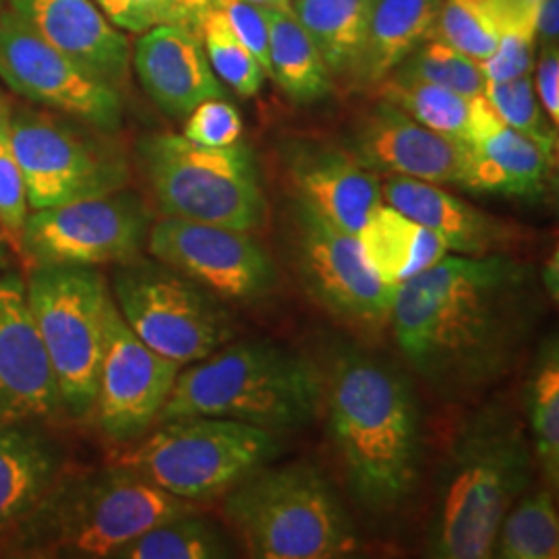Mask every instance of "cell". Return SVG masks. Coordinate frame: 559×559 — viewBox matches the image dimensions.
Wrapping results in <instances>:
<instances>
[{
	"label": "cell",
	"mask_w": 559,
	"mask_h": 559,
	"mask_svg": "<svg viewBox=\"0 0 559 559\" xmlns=\"http://www.w3.org/2000/svg\"><path fill=\"white\" fill-rule=\"evenodd\" d=\"M539 270L508 253L445 255L396 288L390 323L415 373L441 399H477L508 378L539 323Z\"/></svg>",
	"instance_id": "cell-1"
},
{
	"label": "cell",
	"mask_w": 559,
	"mask_h": 559,
	"mask_svg": "<svg viewBox=\"0 0 559 559\" xmlns=\"http://www.w3.org/2000/svg\"><path fill=\"white\" fill-rule=\"evenodd\" d=\"M328 436L344 479L367 512H392L417 487L423 427L404 373L365 350L344 348L323 378Z\"/></svg>",
	"instance_id": "cell-2"
},
{
	"label": "cell",
	"mask_w": 559,
	"mask_h": 559,
	"mask_svg": "<svg viewBox=\"0 0 559 559\" xmlns=\"http://www.w3.org/2000/svg\"><path fill=\"white\" fill-rule=\"evenodd\" d=\"M533 475L531 440L506 404H487L468 415L441 466L429 556L491 558L501 519L531 487Z\"/></svg>",
	"instance_id": "cell-3"
},
{
	"label": "cell",
	"mask_w": 559,
	"mask_h": 559,
	"mask_svg": "<svg viewBox=\"0 0 559 559\" xmlns=\"http://www.w3.org/2000/svg\"><path fill=\"white\" fill-rule=\"evenodd\" d=\"M321 396L323 376L299 353L272 342L224 344L179 371L156 423L218 417L278 433L316 419Z\"/></svg>",
	"instance_id": "cell-4"
},
{
	"label": "cell",
	"mask_w": 559,
	"mask_h": 559,
	"mask_svg": "<svg viewBox=\"0 0 559 559\" xmlns=\"http://www.w3.org/2000/svg\"><path fill=\"white\" fill-rule=\"evenodd\" d=\"M189 512H195L191 501L115 464L98 475L59 479L9 537V549L27 558H115L129 540Z\"/></svg>",
	"instance_id": "cell-5"
},
{
	"label": "cell",
	"mask_w": 559,
	"mask_h": 559,
	"mask_svg": "<svg viewBox=\"0 0 559 559\" xmlns=\"http://www.w3.org/2000/svg\"><path fill=\"white\" fill-rule=\"evenodd\" d=\"M224 516L251 558H344L359 545L334 487L309 462L263 464L228 491Z\"/></svg>",
	"instance_id": "cell-6"
},
{
	"label": "cell",
	"mask_w": 559,
	"mask_h": 559,
	"mask_svg": "<svg viewBox=\"0 0 559 559\" xmlns=\"http://www.w3.org/2000/svg\"><path fill=\"white\" fill-rule=\"evenodd\" d=\"M140 160L162 216L242 233L263 226L267 201L245 143L205 147L185 135L158 133L141 141Z\"/></svg>",
	"instance_id": "cell-7"
},
{
	"label": "cell",
	"mask_w": 559,
	"mask_h": 559,
	"mask_svg": "<svg viewBox=\"0 0 559 559\" xmlns=\"http://www.w3.org/2000/svg\"><path fill=\"white\" fill-rule=\"evenodd\" d=\"M25 290L62 411L73 419H90L98 394L112 293L96 267L80 265L32 267Z\"/></svg>",
	"instance_id": "cell-8"
},
{
	"label": "cell",
	"mask_w": 559,
	"mask_h": 559,
	"mask_svg": "<svg viewBox=\"0 0 559 559\" xmlns=\"http://www.w3.org/2000/svg\"><path fill=\"white\" fill-rule=\"evenodd\" d=\"M272 431L218 417L160 423L117 466L180 500H210L278 454Z\"/></svg>",
	"instance_id": "cell-9"
},
{
	"label": "cell",
	"mask_w": 559,
	"mask_h": 559,
	"mask_svg": "<svg viewBox=\"0 0 559 559\" xmlns=\"http://www.w3.org/2000/svg\"><path fill=\"white\" fill-rule=\"evenodd\" d=\"M112 299L133 334L180 367L205 359L237 334L222 299L154 258L117 265Z\"/></svg>",
	"instance_id": "cell-10"
},
{
	"label": "cell",
	"mask_w": 559,
	"mask_h": 559,
	"mask_svg": "<svg viewBox=\"0 0 559 559\" xmlns=\"http://www.w3.org/2000/svg\"><path fill=\"white\" fill-rule=\"evenodd\" d=\"M284 242L302 290L334 320L359 332H380L390 323L396 288L371 272L357 235L295 201Z\"/></svg>",
	"instance_id": "cell-11"
},
{
	"label": "cell",
	"mask_w": 559,
	"mask_h": 559,
	"mask_svg": "<svg viewBox=\"0 0 559 559\" xmlns=\"http://www.w3.org/2000/svg\"><path fill=\"white\" fill-rule=\"evenodd\" d=\"M152 224L145 201L120 189L100 198L32 210L15 245L29 270L120 265L140 258Z\"/></svg>",
	"instance_id": "cell-12"
},
{
	"label": "cell",
	"mask_w": 559,
	"mask_h": 559,
	"mask_svg": "<svg viewBox=\"0 0 559 559\" xmlns=\"http://www.w3.org/2000/svg\"><path fill=\"white\" fill-rule=\"evenodd\" d=\"M11 140L29 210L108 195L129 180L112 143L36 110H11Z\"/></svg>",
	"instance_id": "cell-13"
},
{
	"label": "cell",
	"mask_w": 559,
	"mask_h": 559,
	"mask_svg": "<svg viewBox=\"0 0 559 559\" xmlns=\"http://www.w3.org/2000/svg\"><path fill=\"white\" fill-rule=\"evenodd\" d=\"M0 80L21 98L112 133L122 122L119 90L92 78L9 7L0 9Z\"/></svg>",
	"instance_id": "cell-14"
},
{
	"label": "cell",
	"mask_w": 559,
	"mask_h": 559,
	"mask_svg": "<svg viewBox=\"0 0 559 559\" xmlns=\"http://www.w3.org/2000/svg\"><path fill=\"white\" fill-rule=\"evenodd\" d=\"M147 253L222 300H260L278 270L251 233L205 222L162 218L152 224Z\"/></svg>",
	"instance_id": "cell-15"
},
{
	"label": "cell",
	"mask_w": 559,
	"mask_h": 559,
	"mask_svg": "<svg viewBox=\"0 0 559 559\" xmlns=\"http://www.w3.org/2000/svg\"><path fill=\"white\" fill-rule=\"evenodd\" d=\"M179 371L180 365L164 359L133 334L112 302L92 413L104 438L115 443L141 440L158 420Z\"/></svg>",
	"instance_id": "cell-16"
},
{
	"label": "cell",
	"mask_w": 559,
	"mask_h": 559,
	"mask_svg": "<svg viewBox=\"0 0 559 559\" xmlns=\"http://www.w3.org/2000/svg\"><path fill=\"white\" fill-rule=\"evenodd\" d=\"M62 411L59 388L32 318L25 280L0 274V420L40 423Z\"/></svg>",
	"instance_id": "cell-17"
},
{
	"label": "cell",
	"mask_w": 559,
	"mask_h": 559,
	"mask_svg": "<svg viewBox=\"0 0 559 559\" xmlns=\"http://www.w3.org/2000/svg\"><path fill=\"white\" fill-rule=\"evenodd\" d=\"M346 152L378 177L460 185L462 141L420 124L392 102L381 100L360 117Z\"/></svg>",
	"instance_id": "cell-18"
},
{
	"label": "cell",
	"mask_w": 559,
	"mask_h": 559,
	"mask_svg": "<svg viewBox=\"0 0 559 559\" xmlns=\"http://www.w3.org/2000/svg\"><path fill=\"white\" fill-rule=\"evenodd\" d=\"M556 160L535 141L508 127L480 94L471 100L468 135L462 141L460 187L520 200H537Z\"/></svg>",
	"instance_id": "cell-19"
},
{
	"label": "cell",
	"mask_w": 559,
	"mask_h": 559,
	"mask_svg": "<svg viewBox=\"0 0 559 559\" xmlns=\"http://www.w3.org/2000/svg\"><path fill=\"white\" fill-rule=\"evenodd\" d=\"M9 9L92 78L127 85L131 44L94 0H9Z\"/></svg>",
	"instance_id": "cell-20"
},
{
	"label": "cell",
	"mask_w": 559,
	"mask_h": 559,
	"mask_svg": "<svg viewBox=\"0 0 559 559\" xmlns=\"http://www.w3.org/2000/svg\"><path fill=\"white\" fill-rule=\"evenodd\" d=\"M131 64L145 94L173 119L187 117L201 102L228 96L200 34L182 25H156L143 32L131 50Z\"/></svg>",
	"instance_id": "cell-21"
},
{
	"label": "cell",
	"mask_w": 559,
	"mask_h": 559,
	"mask_svg": "<svg viewBox=\"0 0 559 559\" xmlns=\"http://www.w3.org/2000/svg\"><path fill=\"white\" fill-rule=\"evenodd\" d=\"M381 198L408 218L433 230L448 247V253L454 255H498L522 239L516 226L485 214L436 182L385 177L381 180Z\"/></svg>",
	"instance_id": "cell-22"
},
{
	"label": "cell",
	"mask_w": 559,
	"mask_h": 559,
	"mask_svg": "<svg viewBox=\"0 0 559 559\" xmlns=\"http://www.w3.org/2000/svg\"><path fill=\"white\" fill-rule=\"evenodd\" d=\"M288 177L297 201L350 235L380 205L381 179L346 150L302 143L290 152Z\"/></svg>",
	"instance_id": "cell-23"
},
{
	"label": "cell",
	"mask_w": 559,
	"mask_h": 559,
	"mask_svg": "<svg viewBox=\"0 0 559 559\" xmlns=\"http://www.w3.org/2000/svg\"><path fill=\"white\" fill-rule=\"evenodd\" d=\"M60 479V454L36 423L0 420V539H9Z\"/></svg>",
	"instance_id": "cell-24"
},
{
	"label": "cell",
	"mask_w": 559,
	"mask_h": 559,
	"mask_svg": "<svg viewBox=\"0 0 559 559\" xmlns=\"http://www.w3.org/2000/svg\"><path fill=\"white\" fill-rule=\"evenodd\" d=\"M357 237L371 272L392 288H399L448 255V247L433 230L385 201L367 216Z\"/></svg>",
	"instance_id": "cell-25"
},
{
	"label": "cell",
	"mask_w": 559,
	"mask_h": 559,
	"mask_svg": "<svg viewBox=\"0 0 559 559\" xmlns=\"http://www.w3.org/2000/svg\"><path fill=\"white\" fill-rule=\"evenodd\" d=\"M440 0H373L355 75L380 83L427 40Z\"/></svg>",
	"instance_id": "cell-26"
},
{
	"label": "cell",
	"mask_w": 559,
	"mask_h": 559,
	"mask_svg": "<svg viewBox=\"0 0 559 559\" xmlns=\"http://www.w3.org/2000/svg\"><path fill=\"white\" fill-rule=\"evenodd\" d=\"M270 34L267 78L299 104L323 100L332 92V73L316 41L305 32L290 9H265Z\"/></svg>",
	"instance_id": "cell-27"
},
{
	"label": "cell",
	"mask_w": 559,
	"mask_h": 559,
	"mask_svg": "<svg viewBox=\"0 0 559 559\" xmlns=\"http://www.w3.org/2000/svg\"><path fill=\"white\" fill-rule=\"evenodd\" d=\"M373 0H290L332 75H355Z\"/></svg>",
	"instance_id": "cell-28"
},
{
	"label": "cell",
	"mask_w": 559,
	"mask_h": 559,
	"mask_svg": "<svg viewBox=\"0 0 559 559\" xmlns=\"http://www.w3.org/2000/svg\"><path fill=\"white\" fill-rule=\"evenodd\" d=\"M524 408L531 448L547 485H559V344L543 340L524 381Z\"/></svg>",
	"instance_id": "cell-29"
},
{
	"label": "cell",
	"mask_w": 559,
	"mask_h": 559,
	"mask_svg": "<svg viewBox=\"0 0 559 559\" xmlns=\"http://www.w3.org/2000/svg\"><path fill=\"white\" fill-rule=\"evenodd\" d=\"M559 556L558 506L549 489L524 491L501 519L491 558L556 559Z\"/></svg>",
	"instance_id": "cell-30"
},
{
	"label": "cell",
	"mask_w": 559,
	"mask_h": 559,
	"mask_svg": "<svg viewBox=\"0 0 559 559\" xmlns=\"http://www.w3.org/2000/svg\"><path fill=\"white\" fill-rule=\"evenodd\" d=\"M233 545L216 524L195 512L166 520L138 539L129 540L115 559H222L233 558Z\"/></svg>",
	"instance_id": "cell-31"
},
{
	"label": "cell",
	"mask_w": 559,
	"mask_h": 559,
	"mask_svg": "<svg viewBox=\"0 0 559 559\" xmlns=\"http://www.w3.org/2000/svg\"><path fill=\"white\" fill-rule=\"evenodd\" d=\"M381 100L392 102L408 117L445 138L466 141L471 100L436 83L390 73L378 83Z\"/></svg>",
	"instance_id": "cell-32"
},
{
	"label": "cell",
	"mask_w": 559,
	"mask_h": 559,
	"mask_svg": "<svg viewBox=\"0 0 559 559\" xmlns=\"http://www.w3.org/2000/svg\"><path fill=\"white\" fill-rule=\"evenodd\" d=\"M200 38L207 60L218 80L233 87L242 98L258 96L265 81V71L245 44L235 36L216 0L200 21Z\"/></svg>",
	"instance_id": "cell-33"
},
{
	"label": "cell",
	"mask_w": 559,
	"mask_h": 559,
	"mask_svg": "<svg viewBox=\"0 0 559 559\" xmlns=\"http://www.w3.org/2000/svg\"><path fill=\"white\" fill-rule=\"evenodd\" d=\"M392 73L436 83L464 98L480 96L487 83L479 60L471 59L436 38L420 41Z\"/></svg>",
	"instance_id": "cell-34"
},
{
	"label": "cell",
	"mask_w": 559,
	"mask_h": 559,
	"mask_svg": "<svg viewBox=\"0 0 559 559\" xmlns=\"http://www.w3.org/2000/svg\"><path fill=\"white\" fill-rule=\"evenodd\" d=\"M483 96L489 100L493 110L500 115V119L508 127H512L524 138L535 141L549 158L556 160L558 127L549 120L540 106L535 83H533V73L516 80L500 81V83L487 81Z\"/></svg>",
	"instance_id": "cell-35"
},
{
	"label": "cell",
	"mask_w": 559,
	"mask_h": 559,
	"mask_svg": "<svg viewBox=\"0 0 559 559\" xmlns=\"http://www.w3.org/2000/svg\"><path fill=\"white\" fill-rule=\"evenodd\" d=\"M429 38L483 62L496 52L500 32L475 0H440Z\"/></svg>",
	"instance_id": "cell-36"
},
{
	"label": "cell",
	"mask_w": 559,
	"mask_h": 559,
	"mask_svg": "<svg viewBox=\"0 0 559 559\" xmlns=\"http://www.w3.org/2000/svg\"><path fill=\"white\" fill-rule=\"evenodd\" d=\"M29 203L20 160L11 140V108L0 104V228L7 239L17 242L29 216Z\"/></svg>",
	"instance_id": "cell-37"
},
{
	"label": "cell",
	"mask_w": 559,
	"mask_h": 559,
	"mask_svg": "<svg viewBox=\"0 0 559 559\" xmlns=\"http://www.w3.org/2000/svg\"><path fill=\"white\" fill-rule=\"evenodd\" d=\"M537 40V23H520L500 29L496 52L480 62L485 80L500 83L533 73Z\"/></svg>",
	"instance_id": "cell-38"
},
{
	"label": "cell",
	"mask_w": 559,
	"mask_h": 559,
	"mask_svg": "<svg viewBox=\"0 0 559 559\" xmlns=\"http://www.w3.org/2000/svg\"><path fill=\"white\" fill-rule=\"evenodd\" d=\"M182 135L205 147L233 145L242 135V119L239 110L226 98L201 102L187 115Z\"/></svg>",
	"instance_id": "cell-39"
},
{
	"label": "cell",
	"mask_w": 559,
	"mask_h": 559,
	"mask_svg": "<svg viewBox=\"0 0 559 559\" xmlns=\"http://www.w3.org/2000/svg\"><path fill=\"white\" fill-rule=\"evenodd\" d=\"M218 9L224 13L230 29L239 38L245 48L260 60L261 69L270 71V34L265 9L242 2V0H216Z\"/></svg>",
	"instance_id": "cell-40"
},
{
	"label": "cell",
	"mask_w": 559,
	"mask_h": 559,
	"mask_svg": "<svg viewBox=\"0 0 559 559\" xmlns=\"http://www.w3.org/2000/svg\"><path fill=\"white\" fill-rule=\"evenodd\" d=\"M141 15L156 25H182L200 34V21L214 0H133Z\"/></svg>",
	"instance_id": "cell-41"
},
{
	"label": "cell",
	"mask_w": 559,
	"mask_h": 559,
	"mask_svg": "<svg viewBox=\"0 0 559 559\" xmlns=\"http://www.w3.org/2000/svg\"><path fill=\"white\" fill-rule=\"evenodd\" d=\"M540 106L549 120L558 127L559 122V52L558 46L545 44L543 55L537 62V78L533 80Z\"/></svg>",
	"instance_id": "cell-42"
},
{
	"label": "cell",
	"mask_w": 559,
	"mask_h": 559,
	"mask_svg": "<svg viewBox=\"0 0 559 559\" xmlns=\"http://www.w3.org/2000/svg\"><path fill=\"white\" fill-rule=\"evenodd\" d=\"M496 23L498 32L520 23H537L543 0H475Z\"/></svg>",
	"instance_id": "cell-43"
},
{
	"label": "cell",
	"mask_w": 559,
	"mask_h": 559,
	"mask_svg": "<svg viewBox=\"0 0 559 559\" xmlns=\"http://www.w3.org/2000/svg\"><path fill=\"white\" fill-rule=\"evenodd\" d=\"M94 2L110 23H115L124 32L143 34V32L152 29L133 0H94Z\"/></svg>",
	"instance_id": "cell-44"
},
{
	"label": "cell",
	"mask_w": 559,
	"mask_h": 559,
	"mask_svg": "<svg viewBox=\"0 0 559 559\" xmlns=\"http://www.w3.org/2000/svg\"><path fill=\"white\" fill-rule=\"evenodd\" d=\"M558 0H543L537 15V38L549 44L558 40Z\"/></svg>",
	"instance_id": "cell-45"
},
{
	"label": "cell",
	"mask_w": 559,
	"mask_h": 559,
	"mask_svg": "<svg viewBox=\"0 0 559 559\" xmlns=\"http://www.w3.org/2000/svg\"><path fill=\"white\" fill-rule=\"evenodd\" d=\"M540 286L545 290V295L554 302L559 299V255L558 251H554V255L547 260L545 267L539 272Z\"/></svg>",
	"instance_id": "cell-46"
},
{
	"label": "cell",
	"mask_w": 559,
	"mask_h": 559,
	"mask_svg": "<svg viewBox=\"0 0 559 559\" xmlns=\"http://www.w3.org/2000/svg\"><path fill=\"white\" fill-rule=\"evenodd\" d=\"M9 265H11V247H9L7 235H4L2 228H0V274L7 272Z\"/></svg>",
	"instance_id": "cell-47"
},
{
	"label": "cell",
	"mask_w": 559,
	"mask_h": 559,
	"mask_svg": "<svg viewBox=\"0 0 559 559\" xmlns=\"http://www.w3.org/2000/svg\"><path fill=\"white\" fill-rule=\"evenodd\" d=\"M261 9H290V0H242Z\"/></svg>",
	"instance_id": "cell-48"
},
{
	"label": "cell",
	"mask_w": 559,
	"mask_h": 559,
	"mask_svg": "<svg viewBox=\"0 0 559 559\" xmlns=\"http://www.w3.org/2000/svg\"><path fill=\"white\" fill-rule=\"evenodd\" d=\"M4 2H7V0H0V9H2V7H4Z\"/></svg>",
	"instance_id": "cell-49"
},
{
	"label": "cell",
	"mask_w": 559,
	"mask_h": 559,
	"mask_svg": "<svg viewBox=\"0 0 559 559\" xmlns=\"http://www.w3.org/2000/svg\"><path fill=\"white\" fill-rule=\"evenodd\" d=\"M2 102H4V100H2V96H0V104H2Z\"/></svg>",
	"instance_id": "cell-50"
}]
</instances>
